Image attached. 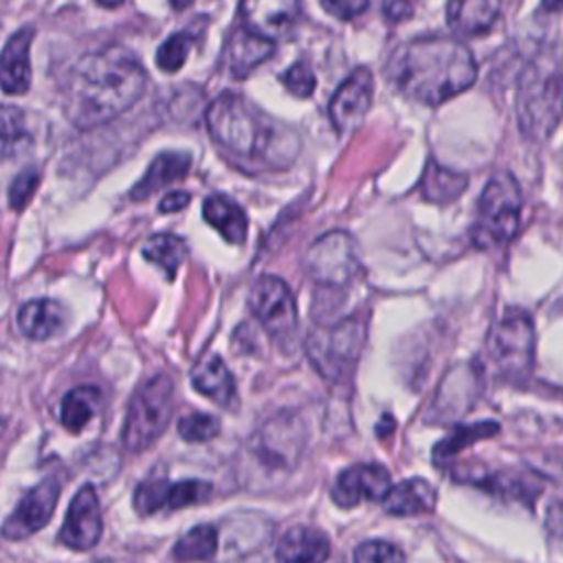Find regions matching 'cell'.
<instances>
[{
  "mask_svg": "<svg viewBox=\"0 0 563 563\" xmlns=\"http://www.w3.org/2000/svg\"><path fill=\"white\" fill-rule=\"evenodd\" d=\"M249 308L275 345L290 350L297 343L299 312L288 284L275 275H262L249 295Z\"/></svg>",
  "mask_w": 563,
  "mask_h": 563,
  "instance_id": "9c48e42d",
  "label": "cell"
},
{
  "mask_svg": "<svg viewBox=\"0 0 563 563\" xmlns=\"http://www.w3.org/2000/svg\"><path fill=\"white\" fill-rule=\"evenodd\" d=\"M189 200H191V196L187 191H169V194L163 196L158 209H161V213L180 211V209H185L189 205Z\"/></svg>",
  "mask_w": 563,
  "mask_h": 563,
  "instance_id": "60d3db41",
  "label": "cell"
},
{
  "mask_svg": "<svg viewBox=\"0 0 563 563\" xmlns=\"http://www.w3.org/2000/svg\"><path fill=\"white\" fill-rule=\"evenodd\" d=\"M169 4H172L176 11H183V9H187V7L191 4V0H169Z\"/></svg>",
  "mask_w": 563,
  "mask_h": 563,
  "instance_id": "ee69618b",
  "label": "cell"
},
{
  "mask_svg": "<svg viewBox=\"0 0 563 563\" xmlns=\"http://www.w3.org/2000/svg\"><path fill=\"white\" fill-rule=\"evenodd\" d=\"M143 257L150 260L152 264L161 266L167 275V279H174L178 273L180 264L187 257V244L183 238L174 233H156L150 235L143 244Z\"/></svg>",
  "mask_w": 563,
  "mask_h": 563,
  "instance_id": "f1b7e54d",
  "label": "cell"
},
{
  "mask_svg": "<svg viewBox=\"0 0 563 563\" xmlns=\"http://www.w3.org/2000/svg\"><path fill=\"white\" fill-rule=\"evenodd\" d=\"M367 319L358 314L312 328L303 341L306 356L328 383H341L354 374L365 345Z\"/></svg>",
  "mask_w": 563,
  "mask_h": 563,
  "instance_id": "5b68a950",
  "label": "cell"
},
{
  "mask_svg": "<svg viewBox=\"0 0 563 563\" xmlns=\"http://www.w3.org/2000/svg\"><path fill=\"white\" fill-rule=\"evenodd\" d=\"M176 429L185 442H207L220 433V420L211 413L191 411L178 418Z\"/></svg>",
  "mask_w": 563,
  "mask_h": 563,
  "instance_id": "836d02e7",
  "label": "cell"
},
{
  "mask_svg": "<svg viewBox=\"0 0 563 563\" xmlns=\"http://www.w3.org/2000/svg\"><path fill=\"white\" fill-rule=\"evenodd\" d=\"M374 95V77L365 66L352 70L330 99L328 114L336 132L354 130L369 110Z\"/></svg>",
  "mask_w": 563,
  "mask_h": 563,
  "instance_id": "2e32d148",
  "label": "cell"
},
{
  "mask_svg": "<svg viewBox=\"0 0 563 563\" xmlns=\"http://www.w3.org/2000/svg\"><path fill=\"white\" fill-rule=\"evenodd\" d=\"M191 46H194V31L169 35L156 51V66L165 73H176L185 64Z\"/></svg>",
  "mask_w": 563,
  "mask_h": 563,
  "instance_id": "d6a6232c",
  "label": "cell"
},
{
  "mask_svg": "<svg viewBox=\"0 0 563 563\" xmlns=\"http://www.w3.org/2000/svg\"><path fill=\"white\" fill-rule=\"evenodd\" d=\"M413 2L416 0H383V11L389 20L398 22L413 13Z\"/></svg>",
  "mask_w": 563,
  "mask_h": 563,
  "instance_id": "f35d334b",
  "label": "cell"
},
{
  "mask_svg": "<svg viewBox=\"0 0 563 563\" xmlns=\"http://www.w3.org/2000/svg\"><path fill=\"white\" fill-rule=\"evenodd\" d=\"M35 31L24 26L15 31L2 48V90L7 95H22L31 86V40Z\"/></svg>",
  "mask_w": 563,
  "mask_h": 563,
  "instance_id": "d6986e66",
  "label": "cell"
},
{
  "mask_svg": "<svg viewBox=\"0 0 563 563\" xmlns=\"http://www.w3.org/2000/svg\"><path fill=\"white\" fill-rule=\"evenodd\" d=\"M391 429H394V418H391V416H383V418H380V424L376 427V433H378V435H385V431L389 433Z\"/></svg>",
  "mask_w": 563,
  "mask_h": 563,
  "instance_id": "7bdbcfd3",
  "label": "cell"
},
{
  "mask_svg": "<svg viewBox=\"0 0 563 563\" xmlns=\"http://www.w3.org/2000/svg\"><path fill=\"white\" fill-rule=\"evenodd\" d=\"M521 218V189L510 172L495 174L477 200V218L471 240L477 249H497L508 244Z\"/></svg>",
  "mask_w": 563,
  "mask_h": 563,
  "instance_id": "52a82bcc",
  "label": "cell"
},
{
  "mask_svg": "<svg viewBox=\"0 0 563 563\" xmlns=\"http://www.w3.org/2000/svg\"><path fill=\"white\" fill-rule=\"evenodd\" d=\"M501 0H449L446 20L462 35H482L497 22Z\"/></svg>",
  "mask_w": 563,
  "mask_h": 563,
  "instance_id": "d4e9b609",
  "label": "cell"
},
{
  "mask_svg": "<svg viewBox=\"0 0 563 563\" xmlns=\"http://www.w3.org/2000/svg\"><path fill=\"white\" fill-rule=\"evenodd\" d=\"M147 84L145 68L123 46H106L84 55L68 73L64 86V114L90 130L130 110Z\"/></svg>",
  "mask_w": 563,
  "mask_h": 563,
  "instance_id": "6da1fadb",
  "label": "cell"
},
{
  "mask_svg": "<svg viewBox=\"0 0 563 563\" xmlns=\"http://www.w3.org/2000/svg\"><path fill=\"white\" fill-rule=\"evenodd\" d=\"M282 84L288 88V92H292L295 97H310L314 92L317 86V77L312 73V68L306 62H295L284 75H282Z\"/></svg>",
  "mask_w": 563,
  "mask_h": 563,
  "instance_id": "d590c367",
  "label": "cell"
},
{
  "mask_svg": "<svg viewBox=\"0 0 563 563\" xmlns=\"http://www.w3.org/2000/svg\"><path fill=\"white\" fill-rule=\"evenodd\" d=\"M275 51L273 40L251 31L249 26H240L231 33L227 57H229V70L233 77L242 79L249 73H253L262 62H266Z\"/></svg>",
  "mask_w": 563,
  "mask_h": 563,
  "instance_id": "ffe728a7",
  "label": "cell"
},
{
  "mask_svg": "<svg viewBox=\"0 0 563 563\" xmlns=\"http://www.w3.org/2000/svg\"><path fill=\"white\" fill-rule=\"evenodd\" d=\"M497 431H499V424L493 422V420H482V422H475V424H460L444 440H440L433 446V460H435V464H440L444 460H451L453 455H457L466 446L475 444L477 440L490 438Z\"/></svg>",
  "mask_w": 563,
  "mask_h": 563,
  "instance_id": "f546056e",
  "label": "cell"
},
{
  "mask_svg": "<svg viewBox=\"0 0 563 563\" xmlns=\"http://www.w3.org/2000/svg\"><path fill=\"white\" fill-rule=\"evenodd\" d=\"M275 556L282 561H325L330 556V541L317 528L292 526L277 541Z\"/></svg>",
  "mask_w": 563,
  "mask_h": 563,
  "instance_id": "484cf974",
  "label": "cell"
},
{
  "mask_svg": "<svg viewBox=\"0 0 563 563\" xmlns=\"http://www.w3.org/2000/svg\"><path fill=\"white\" fill-rule=\"evenodd\" d=\"M517 119L532 141L548 139L563 119V53L556 46H545L526 64L517 88Z\"/></svg>",
  "mask_w": 563,
  "mask_h": 563,
  "instance_id": "277c9868",
  "label": "cell"
},
{
  "mask_svg": "<svg viewBox=\"0 0 563 563\" xmlns=\"http://www.w3.org/2000/svg\"><path fill=\"white\" fill-rule=\"evenodd\" d=\"M541 11L561 13L563 11V0H541Z\"/></svg>",
  "mask_w": 563,
  "mask_h": 563,
  "instance_id": "b9f144b4",
  "label": "cell"
},
{
  "mask_svg": "<svg viewBox=\"0 0 563 563\" xmlns=\"http://www.w3.org/2000/svg\"><path fill=\"white\" fill-rule=\"evenodd\" d=\"M405 552L400 548H396L394 543L387 541H363L356 550H354V561L361 563H369V561H402Z\"/></svg>",
  "mask_w": 563,
  "mask_h": 563,
  "instance_id": "8d00e7d4",
  "label": "cell"
},
{
  "mask_svg": "<svg viewBox=\"0 0 563 563\" xmlns=\"http://www.w3.org/2000/svg\"><path fill=\"white\" fill-rule=\"evenodd\" d=\"M37 185H40V174H37V169L26 167V169L18 172L15 178H13L11 185H9V207H11L13 211H22V209L29 205V200L33 198Z\"/></svg>",
  "mask_w": 563,
  "mask_h": 563,
  "instance_id": "e575fe53",
  "label": "cell"
},
{
  "mask_svg": "<svg viewBox=\"0 0 563 563\" xmlns=\"http://www.w3.org/2000/svg\"><path fill=\"white\" fill-rule=\"evenodd\" d=\"M299 13V0H242L240 18L251 31L277 40L286 33Z\"/></svg>",
  "mask_w": 563,
  "mask_h": 563,
  "instance_id": "e0dca14e",
  "label": "cell"
},
{
  "mask_svg": "<svg viewBox=\"0 0 563 563\" xmlns=\"http://www.w3.org/2000/svg\"><path fill=\"white\" fill-rule=\"evenodd\" d=\"M387 75L405 97L424 106H440L473 86L477 64L462 42L429 35L402 44L391 55Z\"/></svg>",
  "mask_w": 563,
  "mask_h": 563,
  "instance_id": "3957f363",
  "label": "cell"
},
{
  "mask_svg": "<svg viewBox=\"0 0 563 563\" xmlns=\"http://www.w3.org/2000/svg\"><path fill=\"white\" fill-rule=\"evenodd\" d=\"M391 488V475L383 464L358 462L341 471L332 486V501L339 508H354L363 501H383Z\"/></svg>",
  "mask_w": 563,
  "mask_h": 563,
  "instance_id": "5bb4252c",
  "label": "cell"
},
{
  "mask_svg": "<svg viewBox=\"0 0 563 563\" xmlns=\"http://www.w3.org/2000/svg\"><path fill=\"white\" fill-rule=\"evenodd\" d=\"M103 532V517L101 506L95 488L90 484L81 486L66 512V519L59 530V541L77 552L90 550L99 543Z\"/></svg>",
  "mask_w": 563,
  "mask_h": 563,
  "instance_id": "9a60e30c",
  "label": "cell"
},
{
  "mask_svg": "<svg viewBox=\"0 0 563 563\" xmlns=\"http://www.w3.org/2000/svg\"><path fill=\"white\" fill-rule=\"evenodd\" d=\"M435 501V488L422 477H411L389 488L387 497L383 499V508L394 517H416L433 512Z\"/></svg>",
  "mask_w": 563,
  "mask_h": 563,
  "instance_id": "44dd1931",
  "label": "cell"
},
{
  "mask_svg": "<svg viewBox=\"0 0 563 563\" xmlns=\"http://www.w3.org/2000/svg\"><path fill=\"white\" fill-rule=\"evenodd\" d=\"M213 143L242 169L279 172L299 154L297 134L238 92H222L205 114Z\"/></svg>",
  "mask_w": 563,
  "mask_h": 563,
  "instance_id": "7a4b0ae2",
  "label": "cell"
},
{
  "mask_svg": "<svg viewBox=\"0 0 563 563\" xmlns=\"http://www.w3.org/2000/svg\"><path fill=\"white\" fill-rule=\"evenodd\" d=\"M213 486L202 479L169 482L165 477H147L134 488L132 504L139 515H154L158 510H180L202 504L211 497Z\"/></svg>",
  "mask_w": 563,
  "mask_h": 563,
  "instance_id": "7c38bea8",
  "label": "cell"
},
{
  "mask_svg": "<svg viewBox=\"0 0 563 563\" xmlns=\"http://www.w3.org/2000/svg\"><path fill=\"white\" fill-rule=\"evenodd\" d=\"M101 391L95 385H79L64 394L59 420L70 433H79L99 411Z\"/></svg>",
  "mask_w": 563,
  "mask_h": 563,
  "instance_id": "4316f807",
  "label": "cell"
},
{
  "mask_svg": "<svg viewBox=\"0 0 563 563\" xmlns=\"http://www.w3.org/2000/svg\"><path fill=\"white\" fill-rule=\"evenodd\" d=\"M321 4L330 15L339 20H352L367 9L369 0H321Z\"/></svg>",
  "mask_w": 563,
  "mask_h": 563,
  "instance_id": "74e56055",
  "label": "cell"
},
{
  "mask_svg": "<svg viewBox=\"0 0 563 563\" xmlns=\"http://www.w3.org/2000/svg\"><path fill=\"white\" fill-rule=\"evenodd\" d=\"M545 528L550 534L563 539V501H554L545 512Z\"/></svg>",
  "mask_w": 563,
  "mask_h": 563,
  "instance_id": "ab89813d",
  "label": "cell"
},
{
  "mask_svg": "<svg viewBox=\"0 0 563 563\" xmlns=\"http://www.w3.org/2000/svg\"><path fill=\"white\" fill-rule=\"evenodd\" d=\"M466 183H468L466 176H462L457 172H451V169L438 165L435 161H429L427 169H424V176H422V183H420V189H422L424 200L444 205V202L455 200L464 191Z\"/></svg>",
  "mask_w": 563,
  "mask_h": 563,
  "instance_id": "83f0119b",
  "label": "cell"
},
{
  "mask_svg": "<svg viewBox=\"0 0 563 563\" xmlns=\"http://www.w3.org/2000/svg\"><path fill=\"white\" fill-rule=\"evenodd\" d=\"M31 145V134L24 125V114L15 106L2 108V156L9 158L13 154L24 152Z\"/></svg>",
  "mask_w": 563,
  "mask_h": 563,
  "instance_id": "1f68e13d",
  "label": "cell"
},
{
  "mask_svg": "<svg viewBox=\"0 0 563 563\" xmlns=\"http://www.w3.org/2000/svg\"><path fill=\"white\" fill-rule=\"evenodd\" d=\"M202 218L231 244H244L249 235V218L244 209L222 194H213L202 202Z\"/></svg>",
  "mask_w": 563,
  "mask_h": 563,
  "instance_id": "cb8c5ba5",
  "label": "cell"
},
{
  "mask_svg": "<svg viewBox=\"0 0 563 563\" xmlns=\"http://www.w3.org/2000/svg\"><path fill=\"white\" fill-rule=\"evenodd\" d=\"M101 7H106V9H117L119 4H123V0H97Z\"/></svg>",
  "mask_w": 563,
  "mask_h": 563,
  "instance_id": "f6af8a7d",
  "label": "cell"
},
{
  "mask_svg": "<svg viewBox=\"0 0 563 563\" xmlns=\"http://www.w3.org/2000/svg\"><path fill=\"white\" fill-rule=\"evenodd\" d=\"M306 273L321 286L345 288L358 273L356 242L345 231H328L303 255Z\"/></svg>",
  "mask_w": 563,
  "mask_h": 563,
  "instance_id": "30bf717a",
  "label": "cell"
},
{
  "mask_svg": "<svg viewBox=\"0 0 563 563\" xmlns=\"http://www.w3.org/2000/svg\"><path fill=\"white\" fill-rule=\"evenodd\" d=\"M251 440V449L262 464L271 468H290L301 455L306 433L297 416L277 413L266 420Z\"/></svg>",
  "mask_w": 563,
  "mask_h": 563,
  "instance_id": "8fae6325",
  "label": "cell"
},
{
  "mask_svg": "<svg viewBox=\"0 0 563 563\" xmlns=\"http://www.w3.org/2000/svg\"><path fill=\"white\" fill-rule=\"evenodd\" d=\"M191 385L202 396L211 398L222 409H235L238 407V389L235 378L229 372L227 363L220 354H207L202 356L194 369H191Z\"/></svg>",
  "mask_w": 563,
  "mask_h": 563,
  "instance_id": "ac0fdd59",
  "label": "cell"
},
{
  "mask_svg": "<svg viewBox=\"0 0 563 563\" xmlns=\"http://www.w3.org/2000/svg\"><path fill=\"white\" fill-rule=\"evenodd\" d=\"M174 413V383L167 374H154L136 387L130 398L125 422L121 429V442L130 453L152 446Z\"/></svg>",
  "mask_w": 563,
  "mask_h": 563,
  "instance_id": "8992f818",
  "label": "cell"
},
{
  "mask_svg": "<svg viewBox=\"0 0 563 563\" xmlns=\"http://www.w3.org/2000/svg\"><path fill=\"white\" fill-rule=\"evenodd\" d=\"M15 321L26 339L46 341L66 325V308L55 299H33L18 310Z\"/></svg>",
  "mask_w": 563,
  "mask_h": 563,
  "instance_id": "7402d4cb",
  "label": "cell"
},
{
  "mask_svg": "<svg viewBox=\"0 0 563 563\" xmlns=\"http://www.w3.org/2000/svg\"><path fill=\"white\" fill-rule=\"evenodd\" d=\"M57 497H59V482L55 477H46L40 484H35L29 493H24L15 510L4 519L2 523L4 539L18 541L42 530L53 517Z\"/></svg>",
  "mask_w": 563,
  "mask_h": 563,
  "instance_id": "4fadbf2b",
  "label": "cell"
},
{
  "mask_svg": "<svg viewBox=\"0 0 563 563\" xmlns=\"http://www.w3.org/2000/svg\"><path fill=\"white\" fill-rule=\"evenodd\" d=\"M486 352L506 380H523L534 363V325L528 312L510 310L490 330Z\"/></svg>",
  "mask_w": 563,
  "mask_h": 563,
  "instance_id": "ba28073f",
  "label": "cell"
},
{
  "mask_svg": "<svg viewBox=\"0 0 563 563\" xmlns=\"http://www.w3.org/2000/svg\"><path fill=\"white\" fill-rule=\"evenodd\" d=\"M191 167V156L187 152H161L154 156L150 163L147 172L143 178L132 187L130 198L132 200H143L156 194L161 187L185 178V174Z\"/></svg>",
  "mask_w": 563,
  "mask_h": 563,
  "instance_id": "603a6c76",
  "label": "cell"
},
{
  "mask_svg": "<svg viewBox=\"0 0 563 563\" xmlns=\"http://www.w3.org/2000/svg\"><path fill=\"white\" fill-rule=\"evenodd\" d=\"M218 550V530L209 523H200L185 532L172 548V556L178 561H209Z\"/></svg>",
  "mask_w": 563,
  "mask_h": 563,
  "instance_id": "4dcf8cb0",
  "label": "cell"
}]
</instances>
